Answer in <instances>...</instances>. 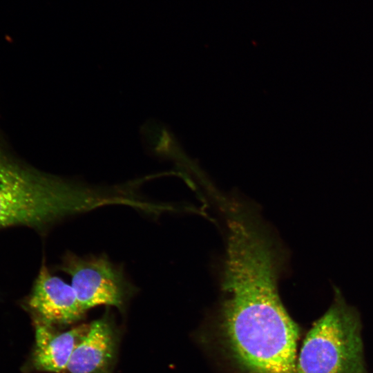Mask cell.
Instances as JSON below:
<instances>
[{
	"mask_svg": "<svg viewBox=\"0 0 373 373\" xmlns=\"http://www.w3.org/2000/svg\"><path fill=\"white\" fill-rule=\"evenodd\" d=\"M332 288V303L303 341L297 373H366L358 314Z\"/></svg>",
	"mask_w": 373,
	"mask_h": 373,
	"instance_id": "3957f363",
	"label": "cell"
},
{
	"mask_svg": "<svg viewBox=\"0 0 373 373\" xmlns=\"http://www.w3.org/2000/svg\"><path fill=\"white\" fill-rule=\"evenodd\" d=\"M32 320L56 326L75 323L84 316L71 285L50 272L43 262L29 295L23 301Z\"/></svg>",
	"mask_w": 373,
	"mask_h": 373,
	"instance_id": "5b68a950",
	"label": "cell"
},
{
	"mask_svg": "<svg viewBox=\"0 0 373 373\" xmlns=\"http://www.w3.org/2000/svg\"><path fill=\"white\" fill-rule=\"evenodd\" d=\"M116 350L117 336L107 314L89 324L66 370L69 373H110Z\"/></svg>",
	"mask_w": 373,
	"mask_h": 373,
	"instance_id": "52a82bcc",
	"label": "cell"
},
{
	"mask_svg": "<svg viewBox=\"0 0 373 373\" xmlns=\"http://www.w3.org/2000/svg\"><path fill=\"white\" fill-rule=\"evenodd\" d=\"M113 186L83 184L44 174L19 162L0 140V228L39 231L99 208L118 205Z\"/></svg>",
	"mask_w": 373,
	"mask_h": 373,
	"instance_id": "7a4b0ae2",
	"label": "cell"
},
{
	"mask_svg": "<svg viewBox=\"0 0 373 373\" xmlns=\"http://www.w3.org/2000/svg\"><path fill=\"white\" fill-rule=\"evenodd\" d=\"M56 269L68 275L81 307L86 312L100 305L124 311L138 289L122 265L105 254L79 256L66 251Z\"/></svg>",
	"mask_w": 373,
	"mask_h": 373,
	"instance_id": "277c9868",
	"label": "cell"
},
{
	"mask_svg": "<svg viewBox=\"0 0 373 373\" xmlns=\"http://www.w3.org/2000/svg\"><path fill=\"white\" fill-rule=\"evenodd\" d=\"M35 344L28 361L30 368L51 373L66 370L73 353L88 329L89 324L58 332L55 326L32 321Z\"/></svg>",
	"mask_w": 373,
	"mask_h": 373,
	"instance_id": "8992f818",
	"label": "cell"
},
{
	"mask_svg": "<svg viewBox=\"0 0 373 373\" xmlns=\"http://www.w3.org/2000/svg\"><path fill=\"white\" fill-rule=\"evenodd\" d=\"M278 251L258 227L227 236L221 284L224 328L236 357L250 373H297L298 327L278 294Z\"/></svg>",
	"mask_w": 373,
	"mask_h": 373,
	"instance_id": "6da1fadb",
	"label": "cell"
}]
</instances>
